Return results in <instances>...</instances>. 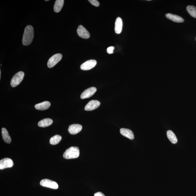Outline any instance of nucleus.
I'll use <instances>...</instances> for the list:
<instances>
[{
  "label": "nucleus",
  "mask_w": 196,
  "mask_h": 196,
  "mask_svg": "<svg viewBox=\"0 0 196 196\" xmlns=\"http://www.w3.org/2000/svg\"><path fill=\"white\" fill-rule=\"evenodd\" d=\"M24 76L25 73L22 71H20L17 73L11 79V86L13 87H15L18 86L23 80Z\"/></svg>",
  "instance_id": "obj_3"
},
{
  "label": "nucleus",
  "mask_w": 196,
  "mask_h": 196,
  "mask_svg": "<svg viewBox=\"0 0 196 196\" xmlns=\"http://www.w3.org/2000/svg\"><path fill=\"white\" fill-rule=\"evenodd\" d=\"M64 0H56L54 6V10L55 12L59 13L61 11L64 5Z\"/></svg>",
  "instance_id": "obj_18"
},
{
  "label": "nucleus",
  "mask_w": 196,
  "mask_h": 196,
  "mask_svg": "<svg viewBox=\"0 0 196 196\" xmlns=\"http://www.w3.org/2000/svg\"><path fill=\"white\" fill-rule=\"evenodd\" d=\"M114 49V47H108L107 51L109 54H111V53H113Z\"/></svg>",
  "instance_id": "obj_23"
},
{
  "label": "nucleus",
  "mask_w": 196,
  "mask_h": 196,
  "mask_svg": "<svg viewBox=\"0 0 196 196\" xmlns=\"http://www.w3.org/2000/svg\"><path fill=\"white\" fill-rule=\"evenodd\" d=\"M62 139V137L58 135H55L51 137L50 139V143L52 145H56L60 142Z\"/></svg>",
  "instance_id": "obj_20"
},
{
  "label": "nucleus",
  "mask_w": 196,
  "mask_h": 196,
  "mask_svg": "<svg viewBox=\"0 0 196 196\" xmlns=\"http://www.w3.org/2000/svg\"><path fill=\"white\" fill-rule=\"evenodd\" d=\"M53 120L49 118L44 119L38 122V125L40 127H47L52 124Z\"/></svg>",
  "instance_id": "obj_16"
},
{
  "label": "nucleus",
  "mask_w": 196,
  "mask_h": 196,
  "mask_svg": "<svg viewBox=\"0 0 196 196\" xmlns=\"http://www.w3.org/2000/svg\"><path fill=\"white\" fill-rule=\"evenodd\" d=\"M89 2L92 5L96 7H98L100 5L99 3L96 0H90Z\"/></svg>",
  "instance_id": "obj_22"
},
{
  "label": "nucleus",
  "mask_w": 196,
  "mask_h": 196,
  "mask_svg": "<svg viewBox=\"0 0 196 196\" xmlns=\"http://www.w3.org/2000/svg\"><path fill=\"white\" fill-rule=\"evenodd\" d=\"M80 155V150L78 147H71L67 149L63 154V157L66 159H74Z\"/></svg>",
  "instance_id": "obj_2"
},
{
  "label": "nucleus",
  "mask_w": 196,
  "mask_h": 196,
  "mask_svg": "<svg viewBox=\"0 0 196 196\" xmlns=\"http://www.w3.org/2000/svg\"><path fill=\"white\" fill-rule=\"evenodd\" d=\"M120 133L125 137L130 140H133L134 135L133 133L130 129H128L121 128L120 130Z\"/></svg>",
  "instance_id": "obj_13"
},
{
  "label": "nucleus",
  "mask_w": 196,
  "mask_h": 196,
  "mask_svg": "<svg viewBox=\"0 0 196 196\" xmlns=\"http://www.w3.org/2000/svg\"></svg>",
  "instance_id": "obj_27"
},
{
  "label": "nucleus",
  "mask_w": 196,
  "mask_h": 196,
  "mask_svg": "<svg viewBox=\"0 0 196 196\" xmlns=\"http://www.w3.org/2000/svg\"><path fill=\"white\" fill-rule=\"evenodd\" d=\"M1 78V71L0 70V78Z\"/></svg>",
  "instance_id": "obj_25"
},
{
  "label": "nucleus",
  "mask_w": 196,
  "mask_h": 196,
  "mask_svg": "<svg viewBox=\"0 0 196 196\" xmlns=\"http://www.w3.org/2000/svg\"><path fill=\"white\" fill-rule=\"evenodd\" d=\"M45 1H49L48 0H45Z\"/></svg>",
  "instance_id": "obj_26"
},
{
  "label": "nucleus",
  "mask_w": 196,
  "mask_h": 196,
  "mask_svg": "<svg viewBox=\"0 0 196 196\" xmlns=\"http://www.w3.org/2000/svg\"><path fill=\"white\" fill-rule=\"evenodd\" d=\"M77 33L79 37L82 38L88 39L90 38V35L88 31L82 25H80L77 29Z\"/></svg>",
  "instance_id": "obj_9"
},
{
  "label": "nucleus",
  "mask_w": 196,
  "mask_h": 196,
  "mask_svg": "<svg viewBox=\"0 0 196 196\" xmlns=\"http://www.w3.org/2000/svg\"><path fill=\"white\" fill-rule=\"evenodd\" d=\"M166 17L167 19L174 22L183 23L184 21L183 19L181 17L173 14L167 13L166 15Z\"/></svg>",
  "instance_id": "obj_12"
},
{
  "label": "nucleus",
  "mask_w": 196,
  "mask_h": 196,
  "mask_svg": "<svg viewBox=\"0 0 196 196\" xmlns=\"http://www.w3.org/2000/svg\"><path fill=\"white\" fill-rule=\"evenodd\" d=\"M40 185L42 186L54 189H57L59 187L58 184L56 182L48 179H44L41 180L40 182Z\"/></svg>",
  "instance_id": "obj_5"
},
{
  "label": "nucleus",
  "mask_w": 196,
  "mask_h": 196,
  "mask_svg": "<svg viewBox=\"0 0 196 196\" xmlns=\"http://www.w3.org/2000/svg\"><path fill=\"white\" fill-rule=\"evenodd\" d=\"M34 32L33 27L30 25H27L25 28L22 43L25 45H29L30 44L33 38Z\"/></svg>",
  "instance_id": "obj_1"
},
{
  "label": "nucleus",
  "mask_w": 196,
  "mask_h": 196,
  "mask_svg": "<svg viewBox=\"0 0 196 196\" xmlns=\"http://www.w3.org/2000/svg\"><path fill=\"white\" fill-rule=\"evenodd\" d=\"M97 64V61L94 60H90L87 61L83 63L81 65L80 68L81 70L84 71H87L91 70L96 66Z\"/></svg>",
  "instance_id": "obj_7"
},
{
  "label": "nucleus",
  "mask_w": 196,
  "mask_h": 196,
  "mask_svg": "<svg viewBox=\"0 0 196 196\" xmlns=\"http://www.w3.org/2000/svg\"><path fill=\"white\" fill-rule=\"evenodd\" d=\"M2 133L4 141L7 144L11 143V138L9 135L8 132L6 128H3L2 129Z\"/></svg>",
  "instance_id": "obj_17"
},
{
  "label": "nucleus",
  "mask_w": 196,
  "mask_h": 196,
  "mask_svg": "<svg viewBox=\"0 0 196 196\" xmlns=\"http://www.w3.org/2000/svg\"><path fill=\"white\" fill-rule=\"evenodd\" d=\"M82 129V126L80 124L71 125L69 127L68 131L71 134H76L80 132Z\"/></svg>",
  "instance_id": "obj_11"
},
{
  "label": "nucleus",
  "mask_w": 196,
  "mask_h": 196,
  "mask_svg": "<svg viewBox=\"0 0 196 196\" xmlns=\"http://www.w3.org/2000/svg\"><path fill=\"white\" fill-rule=\"evenodd\" d=\"M122 28V21L120 17L116 19L115 23V31L117 34H120L121 33Z\"/></svg>",
  "instance_id": "obj_15"
},
{
  "label": "nucleus",
  "mask_w": 196,
  "mask_h": 196,
  "mask_svg": "<svg viewBox=\"0 0 196 196\" xmlns=\"http://www.w3.org/2000/svg\"><path fill=\"white\" fill-rule=\"evenodd\" d=\"M13 165V160L9 158H5L0 161V169L1 170L12 167Z\"/></svg>",
  "instance_id": "obj_6"
},
{
  "label": "nucleus",
  "mask_w": 196,
  "mask_h": 196,
  "mask_svg": "<svg viewBox=\"0 0 196 196\" xmlns=\"http://www.w3.org/2000/svg\"><path fill=\"white\" fill-rule=\"evenodd\" d=\"M51 103L48 101H45L35 105V108L37 110H47L51 106Z\"/></svg>",
  "instance_id": "obj_14"
},
{
  "label": "nucleus",
  "mask_w": 196,
  "mask_h": 196,
  "mask_svg": "<svg viewBox=\"0 0 196 196\" xmlns=\"http://www.w3.org/2000/svg\"><path fill=\"white\" fill-rule=\"evenodd\" d=\"M97 89L94 87H90L86 89L81 95V98L84 99L88 98L92 96L96 92Z\"/></svg>",
  "instance_id": "obj_8"
},
{
  "label": "nucleus",
  "mask_w": 196,
  "mask_h": 196,
  "mask_svg": "<svg viewBox=\"0 0 196 196\" xmlns=\"http://www.w3.org/2000/svg\"><path fill=\"white\" fill-rule=\"evenodd\" d=\"M167 136L170 141L173 144L177 143L178 140L175 134L171 130H168L167 132Z\"/></svg>",
  "instance_id": "obj_19"
},
{
  "label": "nucleus",
  "mask_w": 196,
  "mask_h": 196,
  "mask_svg": "<svg viewBox=\"0 0 196 196\" xmlns=\"http://www.w3.org/2000/svg\"><path fill=\"white\" fill-rule=\"evenodd\" d=\"M100 105V102L98 100H92L90 101L85 107L86 111H91L98 108Z\"/></svg>",
  "instance_id": "obj_10"
},
{
  "label": "nucleus",
  "mask_w": 196,
  "mask_h": 196,
  "mask_svg": "<svg viewBox=\"0 0 196 196\" xmlns=\"http://www.w3.org/2000/svg\"><path fill=\"white\" fill-rule=\"evenodd\" d=\"M62 58V55L60 53H57L51 57L48 61L47 66L48 68H52L55 66Z\"/></svg>",
  "instance_id": "obj_4"
},
{
  "label": "nucleus",
  "mask_w": 196,
  "mask_h": 196,
  "mask_svg": "<svg viewBox=\"0 0 196 196\" xmlns=\"http://www.w3.org/2000/svg\"><path fill=\"white\" fill-rule=\"evenodd\" d=\"M187 10L192 17L196 18V7L193 6H189L186 8Z\"/></svg>",
  "instance_id": "obj_21"
},
{
  "label": "nucleus",
  "mask_w": 196,
  "mask_h": 196,
  "mask_svg": "<svg viewBox=\"0 0 196 196\" xmlns=\"http://www.w3.org/2000/svg\"><path fill=\"white\" fill-rule=\"evenodd\" d=\"M94 196H106L100 192H98L94 194Z\"/></svg>",
  "instance_id": "obj_24"
}]
</instances>
